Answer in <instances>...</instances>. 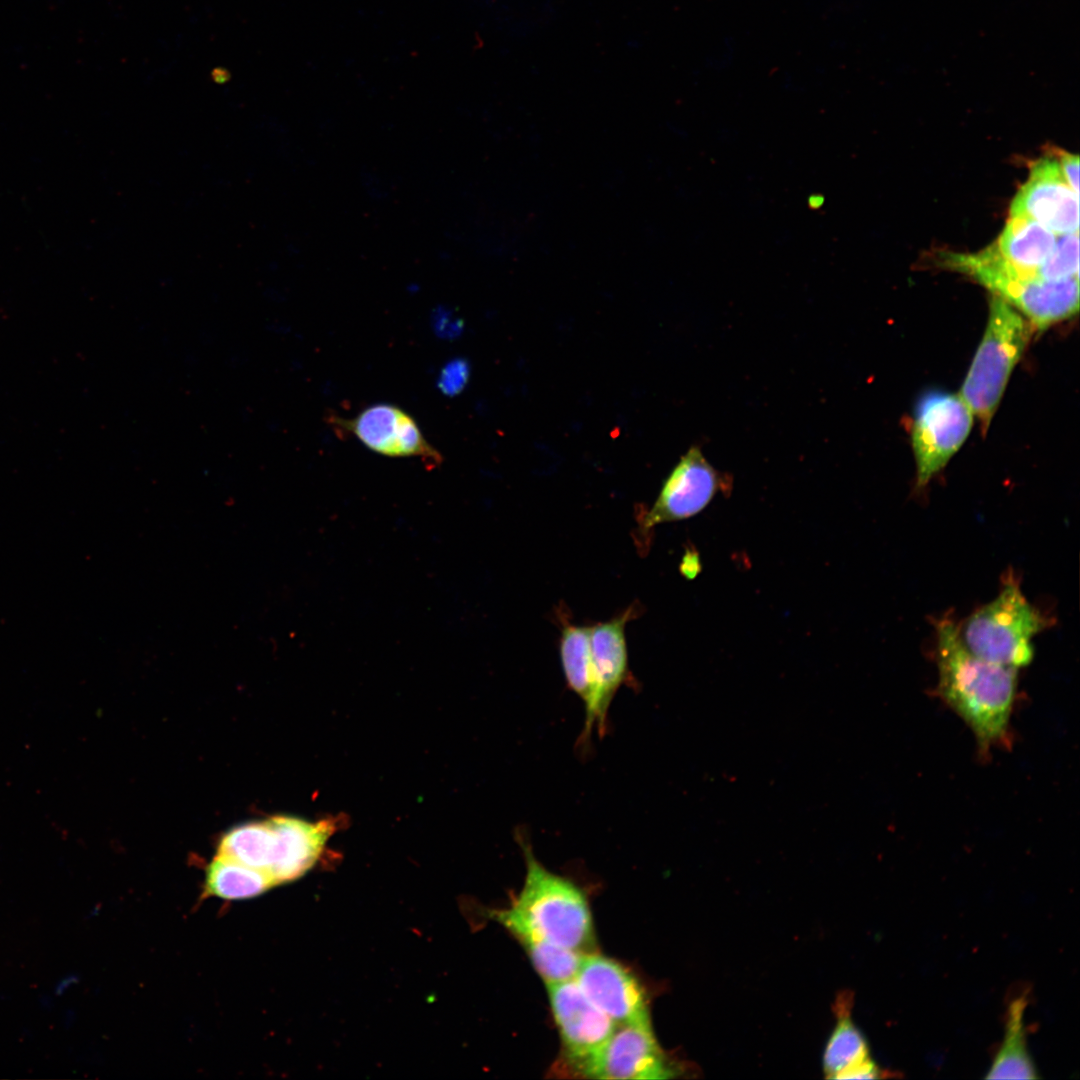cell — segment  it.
<instances>
[{"label":"cell","instance_id":"11","mask_svg":"<svg viewBox=\"0 0 1080 1080\" xmlns=\"http://www.w3.org/2000/svg\"><path fill=\"white\" fill-rule=\"evenodd\" d=\"M673 1064L659 1046L651 1024L616 1025L612 1035L581 1075L600 1079H666Z\"/></svg>","mask_w":1080,"mask_h":1080},{"label":"cell","instance_id":"6","mask_svg":"<svg viewBox=\"0 0 1080 1080\" xmlns=\"http://www.w3.org/2000/svg\"><path fill=\"white\" fill-rule=\"evenodd\" d=\"M972 424L973 413L960 395L939 390L921 395L912 424L918 489L944 468L966 440Z\"/></svg>","mask_w":1080,"mask_h":1080},{"label":"cell","instance_id":"2","mask_svg":"<svg viewBox=\"0 0 1080 1080\" xmlns=\"http://www.w3.org/2000/svg\"><path fill=\"white\" fill-rule=\"evenodd\" d=\"M940 258L945 266L970 276L1017 308L1038 330L1078 311V278L1051 281L1023 273L1006 262L994 244L976 253L947 252Z\"/></svg>","mask_w":1080,"mask_h":1080},{"label":"cell","instance_id":"18","mask_svg":"<svg viewBox=\"0 0 1080 1080\" xmlns=\"http://www.w3.org/2000/svg\"><path fill=\"white\" fill-rule=\"evenodd\" d=\"M1027 999L1020 996L1010 1001L1006 1029L986 1079H1037V1071L1027 1050L1024 1012Z\"/></svg>","mask_w":1080,"mask_h":1080},{"label":"cell","instance_id":"19","mask_svg":"<svg viewBox=\"0 0 1080 1080\" xmlns=\"http://www.w3.org/2000/svg\"><path fill=\"white\" fill-rule=\"evenodd\" d=\"M274 886L267 873L217 853L207 868L204 891L207 896L242 900L259 896Z\"/></svg>","mask_w":1080,"mask_h":1080},{"label":"cell","instance_id":"25","mask_svg":"<svg viewBox=\"0 0 1080 1080\" xmlns=\"http://www.w3.org/2000/svg\"><path fill=\"white\" fill-rule=\"evenodd\" d=\"M880 1077V1068L868 1057L839 1072L834 1079H877Z\"/></svg>","mask_w":1080,"mask_h":1080},{"label":"cell","instance_id":"12","mask_svg":"<svg viewBox=\"0 0 1080 1080\" xmlns=\"http://www.w3.org/2000/svg\"><path fill=\"white\" fill-rule=\"evenodd\" d=\"M574 980L616 1025L651 1024L643 986L619 962L602 955L584 954Z\"/></svg>","mask_w":1080,"mask_h":1080},{"label":"cell","instance_id":"10","mask_svg":"<svg viewBox=\"0 0 1080 1080\" xmlns=\"http://www.w3.org/2000/svg\"><path fill=\"white\" fill-rule=\"evenodd\" d=\"M546 985L566 1067L581 1075L608 1041L616 1024L586 997L574 979Z\"/></svg>","mask_w":1080,"mask_h":1080},{"label":"cell","instance_id":"14","mask_svg":"<svg viewBox=\"0 0 1080 1080\" xmlns=\"http://www.w3.org/2000/svg\"><path fill=\"white\" fill-rule=\"evenodd\" d=\"M269 820L273 844L268 875L275 885L304 875L318 860L336 828V821L330 818L315 823L288 816H275Z\"/></svg>","mask_w":1080,"mask_h":1080},{"label":"cell","instance_id":"20","mask_svg":"<svg viewBox=\"0 0 1080 1080\" xmlns=\"http://www.w3.org/2000/svg\"><path fill=\"white\" fill-rule=\"evenodd\" d=\"M272 843L273 829L267 819L231 829L219 842L217 853L268 874Z\"/></svg>","mask_w":1080,"mask_h":1080},{"label":"cell","instance_id":"13","mask_svg":"<svg viewBox=\"0 0 1080 1080\" xmlns=\"http://www.w3.org/2000/svg\"><path fill=\"white\" fill-rule=\"evenodd\" d=\"M1009 212L1032 219L1056 235L1079 233V195L1068 185L1056 158L1043 157L1031 164Z\"/></svg>","mask_w":1080,"mask_h":1080},{"label":"cell","instance_id":"1","mask_svg":"<svg viewBox=\"0 0 1080 1080\" xmlns=\"http://www.w3.org/2000/svg\"><path fill=\"white\" fill-rule=\"evenodd\" d=\"M937 690L973 732L981 753L1007 739L1017 670L986 661L964 644L949 618L936 622Z\"/></svg>","mask_w":1080,"mask_h":1080},{"label":"cell","instance_id":"5","mask_svg":"<svg viewBox=\"0 0 1080 1080\" xmlns=\"http://www.w3.org/2000/svg\"><path fill=\"white\" fill-rule=\"evenodd\" d=\"M1031 325L1014 307L993 296L983 338L963 382L960 396L983 431L1004 393L1009 377L1030 338Z\"/></svg>","mask_w":1080,"mask_h":1080},{"label":"cell","instance_id":"8","mask_svg":"<svg viewBox=\"0 0 1080 1080\" xmlns=\"http://www.w3.org/2000/svg\"><path fill=\"white\" fill-rule=\"evenodd\" d=\"M327 422L338 434L358 439L368 449L392 458H418L428 468L441 465L443 458L424 437L407 412L388 403L371 405L352 418L329 414Z\"/></svg>","mask_w":1080,"mask_h":1080},{"label":"cell","instance_id":"9","mask_svg":"<svg viewBox=\"0 0 1080 1080\" xmlns=\"http://www.w3.org/2000/svg\"><path fill=\"white\" fill-rule=\"evenodd\" d=\"M640 605L633 603L611 619L590 625V649L595 678V696L580 736L583 748L588 745L594 727L603 735L612 699L621 686L632 681L625 637L627 623L640 615Z\"/></svg>","mask_w":1080,"mask_h":1080},{"label":"cell","instance_id":"23","mask_svg":"<svg viewBox=\"0 0 1080 1080\" xmlns=\"http://www.w3.org/2000/svg\"><path fill=\"white\" fill-rule=\"evenodd\" d=\"M469 377V363L461 358L453 359L441 369L437 386L443 394L455 396L464 390Z\"/></svg>","mask_w":1080,"mask_h":1080},{"label":"cell","instance_id":"16","mask_svg":"<svg viewBox=\"0 0 1080 1080\" xmlns=\"http://www.w3.org/2000/svg\"><path fill=\"white\" fill-rule=\"evenodd\" d=\"M1056 238V234L1032 219L1010 216L993 244L1011 266L1037 276V270L1051 253Z\"/></svg>","mask_w":1080,"mask_h":1080},{"label":"cell","instance_id":"15","mask_svg":"<svg viewBox=\"0 0 1080 1080\" xmlns=\"http://www.w3.org/2000/svg\"><path fill=\"white\" fill-rule=\"evenodd\" d=\"M489 914L517 939L546 984L574 979L583 954L548 941L511 905Z\"/></svg>","mask_w":1080,"mask_h":1080},{"label":"cell","instance_id":"21","mask_svg":"<svg viewBox=\"0 0 1080 1080\" xmlns=\"http://www.w3.org/2000/svg\"><path fill=\"white\" fill-rule=\"evenodd\" d=\"M838 1006V1023L826 1045L823 1066L828 1078L869 1057V1048L861 1031L850 1017L849 1000Z\"/></svg>","mask_w":1080,"mask_h":1080},{"label":"cell","instance_id":"4","mask_svg":"<svg viewBox=\"0 0 1080 1080\" xmlns=\"http://www.w3.org/2000/svg\"><path fill=\"white\" fill-rule=\"evenodd\" d=\"M1048 624L1022 592L1015 576L1006 577L998 595L975 610L959 632L967 648L980 658L1021 668L1034 657L1033 639Z\"/></svg>","mask_w":1080,"mask_h":1080},{"label":"cell","instance_id":"17","mask_svg":"<svg viewBox=\"0 0 1080 1080\" xmlns=\"http://www.w3.org/2000/svg\"><path fill=\"white\" fill-rule=\"evenodd\" d=\"M559 654L563 674L569 689L583 702L585 715L593 705L595 678L590 649V625L572 623L560 609Z\"/></svg>","mask_w":1080,"mask_h":1080},{"label":"cell","instance_id":"22","mask_svg":"<svg viewBox=\"0 0 1080 1080\" xmlns=\"http://www.w3.org/2000/svg\"><path fill=\"white\" fill-rule=\"evenodd\" d=\"M1079 274V233L1063 234L1056 238L1055 245L1044 263L1037 270V276L1051 281L1078 278Z\"/></svg>","mask_w":1080,"mask_h":1080},{"label":"cell","instance_id":"7","mask_svg":"<svg viewBox=\"0 0 1080 1080\" xmlns=\"http://www.w3.org/2000/svg\"><path fill=\"white\" fill-rule=\"evenodd\" d=\"M727 475L717 471L698 447L690 448L665 479L655 502L637 517L640 536L654 527L686 520L702 512L723 489Z\"/></svg>","mask_w":1080,"mask_h":1080},{"label":"cell","instance_id":"24","mask_svg":"<svg viewBox=\"0 0 1080 1080\" xmlns=\"http://www.w3.org/2000/svg\"><path fill=\"white\" fill-rule=\"evenodd\" d=\"M1056 158L1061 172L1071 189L1079 195V157L1063 150H1057Z\"/></svg>","mask_w":1080,"mask_h":1080},{"label":"cell","instance_id":"3","mask_svg":"<svg viewBox=\"0 0 1080 1080\" xmlns=\"http://www.w3.org/2000/svg\"><path fill=\"white\" fill-rule=\"evenodd\" d=\"M526 864L522 889L511 906L548 941L581 953L592 944L591 911L583 891L549 871L518 836Z\"/></svg>","mask_w":1080,"mask_h":1080}]
</instances>
